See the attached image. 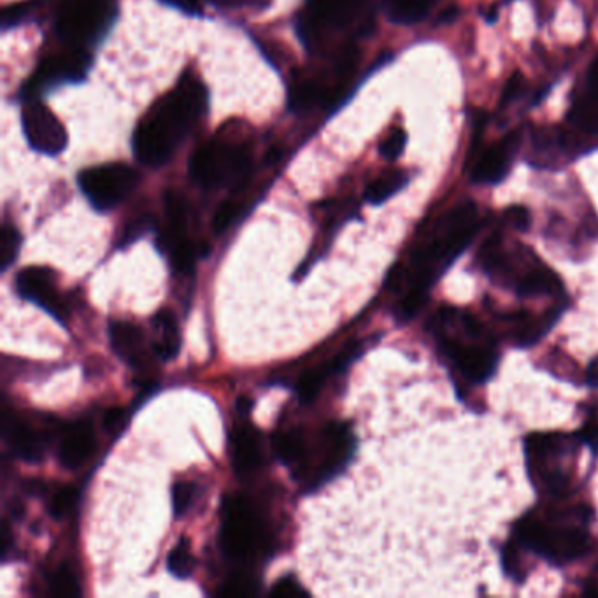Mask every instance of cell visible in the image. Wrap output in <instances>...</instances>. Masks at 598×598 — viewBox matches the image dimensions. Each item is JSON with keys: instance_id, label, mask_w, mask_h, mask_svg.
<instances>
[{"instance_id": "1", "label": "cell", "mask_w": 598, "mask_h": 598, "mask_svg": "<svg viewBox=\"0 0 598 598\" xmlns=\"http://www.w3.org/2000/svg\"><path fill=\"white\" fill-rule=\"evenodd\" d=\"M479 228V211L472 200L458 202L428 223L407 264L399 265L388 278V288L400 293L399 320H411L420 313L430 288L462 257Z\"/></svg>"}, {"instance_id": "2", "label": "cell", "mask_w": 598, "mask_h": 598, "mask_svg": "<svg viewBox=\"0 0 598 598\" xmlns=\"http://www.w3.org/2000/svg\"><path fill=\"white\" fill-rule=\"evenodd\" d=\"M206 107V88L199 79L186 74L137 125L132 139L137 160L150 167L165 164L193 125L199 122Z\"/></svg>"}, {"instance_id": "3", "label": "cell", "mask_w": 598, "mask_h": 598, "mask_svg": "<svg viewBox=\"0 0 598 598\" xmlns=\"http://www.w3.org/2000/svg\"><path fill=\"white\" fill-rule=\"evenodd\" d=\"M430 332L451 369L469 385H485L495 376L499 348L476 318L460 309L444 307L435 314Z\"/></svg>"}, {"instance_id": "4", "label": "cell", "mask_w": 598, "mask_h": 598, "mask_svg": "<svg viewBox=\"0 0 598 598\" xmlns=\"http://www.w3.org/2000/svg\"><path fill=\"white\" fill-rule=\"evenodd\" d=\"M479 262L488 278L520 297H555L562 293V281L555 272L525 246L509 250L499 232L486 239L479 253Z\"/></svg>"}, {"instance_id": "5", "label": "cell", "mask_w": 598, "mask_h": 598, "mask_svg": "<svg viewBox=\"0 0 598 598\" xmlns=\"http://www.w3.org/2000/svg\"><path fill=\"white\" fill-rule=\"evenodd\" d=\"M588 518L590 513H586L584 507L556 514L551 520L528 514L514 527V541L549 563L565 565L591 551L590 532L586 528Z\"/></svg>"}, {"instance_id": "6", "label": "cell", "mask_w": 598, "mask_h": 598, "mask_svg": "<svg viewBox=\"0 0 598 598\" xmlns=\"http://www.w3.org/2000/svg\"><path fill=\"white\" fill-rule=\"evenodd\" d=\"M577 444H584L579 434H535L525 444L527 469L537 490L555 497L572 492L570 472L563 469V460L574 455Z\"/></svg>"}, {"instance_id": "7", "label": "cell", "mask_w": 598, "mask_h": 598, "mask_svg": "<svg viewBox=\"0 0 598 598\" xmlns=\"http://www.w3.org/2000/svg\"><path fill=\"white\" fill-rule=\"evenodd\" d=\"M220 542L223 553L234 562H251L267 549L264 523L243 497L223 499Z\"/></svg>"}, {"instance_id": "8", "label": "cell", "mask_w": 598, "mask_h": 598, "mask_svg": "<svg viewBox=\"0 0 598 598\" xmlns=\"http://www.w3.org/2000/svg\"><path fill=\"white\" fill-rule=\"evenodd\" d=\"M251 153L246 146L213 141L190 158V176L204 188L239 185L250 172Z\"/></svg>"}, {"instance_id": "9", "label": "cell", "mask_w": 598, "mask_h": 598, "mask_svg": "<svg viewBox=\"0 0 598 598\" xmlns=\"http://www.w3.org/2000/svg\"><path fill=\"white\" fill-rule=\"evenodd\" d=\"M483 127L474 123V136L469 150V176L474 185H500L513 169L514 160L523 144V130H511L497 143L481 148L479 134Z\"/></svg>"}, {"instance_id": "10", "label": "cell", "mask_w": 598, "mask_h": 598, "mask_svg": "<svg viewBox=\"0 0 598 598\" xmlns=\"http://www.w3.org/2000/svg\"><path fill=\"white\" fill-rule=\"evenodd\" d=\"M137 172L125 164L97 165L79 174L81 192L97 211H109L122 204L137 185Z\"/></svg>"}, {"instance_id": "11", "label": "cell", "mask_w": 598, "mask_h": 598, "mask_svg": "<svg viewBox=\"0 0 598 598\" xmlns=\"http://www.w3.org/2000/svg\"><path fill=\"white\" fill-rule=\"evenodd\" d=\"M111 22V8L104 0H67L58 11L57 30L72 44L97 39Z\"/></svg>"}, {"instance_id": "12", "label": "cell", "mask_w": 598, "mask_h": 598, "mask_svg": "<svg viewBox=\"0 0 598 598\" xmlns=\"http://www.w3.org/2000/svg\"><path fill=\"white\" fill-rule=\"evenodd\" d=\"M567 123V130L581 155L586 153L584 144L598 141V53L584 76L583 85H579L572 97Z\"/></svg>"}, {"instance_id": "13", "label": "cell", "mask_w": 598, "mask_h": 598, "mask_svg": "<svg viewBox=\"0 0 598 598\" xmlns=\"http://www.w3.org/2000/svg\"><path fill=\"white\" fill-rule=\"evenodd\" d=\"M22 125L25 137L34 150L57 157L67 146V132L51 109L41 102H30L23 107Z\"/></svg>"}, {"instance_id": "14", "label": "cell", "mask_w": 598, "mask_h": 598, "mask_svg": "<svg viewBox=\"0 0 598 598\" xmlns=\"http://www.w3.org/2000/svg\"><path fill=\"white\" fill-rule=\"evenodd\" d=\"M16 292L25 300L43 307L55 320L65 323L67 307L53 288V276L43 267H27L16 276Z\"/></svg>"}, {"instance_id": "15", "label": "cell", "mask_w": 598, "mask_h": 598, "mask_svg": "<svg viewBox=\"0 0 598 598\" xmlns=\"http://www.w3.org/2000/svg\"><path fill=\"white\" fill-rule=\"evenodd\" d=\"M364 0H307L311 27H348L360 18Z\"/></svg>"}, {"instance_id": "16", "label": "cell", "mask_w": 598, "mask_h": 598, "mask_svg": "<svg viewBox=\"0 0 598 598\" xmlns=\"http://www.w3.org/2000/svg\"><path fill=\"white\" fill-rule=\"evenodd\" d=\"M95 449V434L88 421L72 425L60 442L58 458L67 470H76L92 456Z\"/></svg>"}, {"instance_id": "17", "label": "cell", "mask_w": 598, "mask_h": 598, "mask_svg": "<svg viewBox=\"0 0 598 598\" xmlns=\"http://www.w3.org/2000/svg\"><path fill=\"white\" fill-rule=\"evenodd\" d=\"M4 434L8 439L11 448L15 449L16 455L27 460V462H39L46 451V439L44 435L36 432L34 428L25 425L23 421L16 418H4L2 423Z\"/></svg>"}, {"instance_id": "18", "label": "cell", "mask_w": 598, "mask_h": 598, "mask_svg": "<svg viewBox=\"0 0 598 598\" xmlns=\"http://www.w3.org/2000/svg\"><path fill=\"white\" fill-rule=\"evenodd\" d=\"M232 463L237 474H248L262 463L260 437L255 428L241 427L232 437Z\"/></svg>"}, {"instance_id": "19", "label": "cell", "mask_w": 598, "mask_h": 598, "mask_svg": "<svg viewBox=\"0 0 598 598\" xmlns=\"http://www.w3.org/2000/svg\"><path fill=\"white\" fill-rule=\"evenodd\" d=\"M109 341L114 353L129 364H136L143 346V332L129 321L109 323Z\"/></svg>"}, {"instance_id": "20", "label": "cell", "mask_w": 598, "mask_h": 598, "mask_svg": "<svg viewBox=\"0 0 598 598\" xmlns=\"http://www.w3.org/2000/svg\"><path fill=\"white\" fill-rule=\"evenodd\" d=\"M439 0H383L386 15L397 25H416L427 18Z\"/></svg>"}, {"instance_id": "21", "label": "cell", "mask_w": 598, "mask_h": 598, "mask_svg": "<svg viewBox=\"0 0 598 598\" xmlns=\"http://www.w3.org/2000/svg\"><path fill=\"white\" fill-rule=\"evenodd\" d=\"M153 325L157 327V332L160 334V341L155 344V353L164 362L172 360L181 348V335L174 314L171 311H160L155 316Z\"/></svg>"}, {"instance_id": "22", "label": "cell", "mask_w": 598, "mask_h": 598, "mask_svg": "<svg viewBox=\"0 0 598 598\" xmlns=\"http://www.w3.org/2000/svg\"><path fill=\"white\" fill-rule=\"evenodd\" d=\"M409 179H411L409 174L404 171L385 172L369 185L365 192V199L374 206H379L386 200L392 199L393 195H397L400 190H404L409 185Z\"/></svg>"}, {"instance_id": "23", "label": "cell", "mask_w": 598, "mask_h": 598, "mask_svg": "<svg viewBox=\"0 0 598 598\" xmlns=\"http://www.w3.org/2000/svg\"><path fill=\"white\" fill-rule=\"evenodd\" d=\"M274 453L279 462L293 465L304 455V439L300 437L299 432H279L274 435Z\"/></svg>"}, {"instance_id": "24", "label": "cell", "mask_w": 598, "mask_h": 598, "mask_svg": "<svg viewBox=\"0 0 598 598\" xmlns=\"http://www.w3.org/2000/svg\"><path fill=\"white\" fill-rule=\"evenodd\" d=\"M328 376H330V371H328L327 364L304 372L300 376L299 383H297V395H299L300 402L302 404H311L318 397V393L321 392L323 383L327 381Z\"/></svg>"}, {"instance_id": "25", "label": "cell", "mask_w": 598, "mask_h": 598, "mask_svg": "<svg viewBox=\"0 0 598 598\" xmlns=\"http://www.w3.org/2000/svg\"><path fill=\"white\" fill-rule=\"evenodd\" d=\"M193 567H195V562H193L188 539H179L178 544L169 553L167 569H169L172 576L179 577V579H186V577L192 576Z\"/></svg>"}, {"instance_id": "26", "label": "cell", "mask_w": 598, "mask_h": 598, "mask_svg": "<svg viewBox=\"0 0 598 598\" xmlns=\"http://www.w3.org/2000/svg\"><path fill=\"white\" fill-rule=\"evenodd\" d=\"M321 86L316 81H300L297 85L292 86V93H290V106L295 111H306L309 107H313L318 100L321 99Z\"/></svg>"}, {"instance_id": "27", "label": "cell", "mask_w": 598, "mask_h": 598, "mask_svg": "<svg viewBox=\"0 0 598 598\" xmlns=\"http://www.w3.org/2000/svg\"><path fill=\"white\" fill-rule=\"evenodd\" d=\"M22 246V237L15 227H4L0 232V264L2 271H8L13 265Z\"/></svg>"}, {"instance_id": "28", "label": "cell", "mask_w": 598, "mask_h": 598, "mask_svg": "<svg viewBox=\"0 0 598 598\" xmlns=\"http://www.w3.org/2000/svg\"><path fill=\"white\" fill-rule=\"evenodd\" d=\"M50 591L53 597H78L81 593L78 577L67 565H62L51 577Z\"/></svg>"}, {"instance_id": "29", "label": "cell", "mask_w": 598, "mask_h": 598, "mask_svg": "<svg viewBox=\"0 0 598 598\" xmlns=\"http://www.w3.org/2000/svg\"><path fill=\"white\" fill-rule=\"evenodd\" d=\"M79 493L74 486H65L62 490H58L50 502L51 518L55 520H62L67 514L71 513L72 509L78 504Z\"/></svg>"}, {"instance_id": "30", "label": "cell", "mask_w": 598, "mask_h": 598, "mask_svg": "<svg viewBox=\"0 0 598 598\" xmlns=\"http://www.w3.org/2000/svg\"><path fill=\"white\" fill-rule=\"evenodd\" d=\"M172 265L178 269L179 272H192L199 257V248L188 241L183 239L179 241L174 248H171Z\"/></svg>"}, {"instance_id": "31", "label": "cell", "mask_w": 598, "mask_h": 598, "mask_svg": "<svg viewBox=\"0 0 598 598\" xmlns=\"http://www.w3.org/2000/svg\"><path fill=\"white\" fill-rule=\"evenodd\" d=\"M195 493H197V486L193 483H176L172 486V511L176 518L185 516L186 511L192 507Z\"/></svg>"}, {"instance_id": "32", "label": "cell", "mask_w": 598, "mask_h": 598, "mask_svg": "<svg viewBox=\"0 0 598 598\" xmlns=\"http://www.w3.org/2000/svg\"><path fill=\"white\" fill-rule=\"evenodd\" d=\"M257 590V586L253 583V579L248 576H232L225 584L221 586L218 595L220 597H244V595H251L253 591Z\"/></svg>"}, {"instance_id": "33", "label": "cell", "mask_w": 598, "mask_h": 598, "mask_svg": "<svg viewBox=\"0 0 598 598\" xmlns=\"http://www.w3.org/2000/svg\"><path fill=\"white\" fill-rule=\"evenodd\" d=\"M407 144V134L402 129H393L379 148L381 157L386 160H397L404 153Z\"/></svg>"}, {"instance_id": "34", "label": "cell", "mask_w": 598, "mask_h": 598, "mask_svg": "<svg viewBox=\"0 0 598 598\" xmlns=\"http://www.w3.org/2000/svg\"><path fill=\"white\" fill-rule=\"evenodd\" d=\"M237 214H239V206L235 202H223L213 218V230L216 234H223L225 230L230 228V225L237 220Z\"/></svg>"}, {"instance_id": "35", "label": "cell", "mask_w": 598, "mask_h": 598, "mask_svg": "<svg viewBox=\"0 0 598 598\" xmlns=\"http://www.w3.org/2000/svg\"><path fill=\"white\" fill-rule=\"evenodd\" d=\"M272 597L278 598H297L307 597L309 591L302 588V584L297 583L293 576L281 577L278 583L271 588Z\"/></svg>"}, {"instance_id": "36", "label": "cell", "mask_w": 598, "mask_h": 598, "mask_svg": "<svg viewBox=\"0 0 598 598\" xmlns=\"http://www.w3.org/2000/svg\"><path fill=\"white\" fill-rule=\"evenodd\" d=\"M504 218H506L507 225L509 227L514 228V230H520V232H525L530 228V211H528L527 207L523 206H513L507 209L506 214H504Z\"/></svg>"}, {"instance_id": "37", "label": "cell", "mask_w": 598, "mask_h": 598, "mask_svg": "<svg viewBox=\"0 0 598 598\" xmlns=\"http://www.w3.org/2000/svg\"><path fill=\"white\" fill-rule=\"evenodd\" d=\"M151 225H153V221H151L150 218H146V216L137 218L134 223H130L129 227L125 228L122 244L134 243L136 239H139L141 235L146 234V232L150 230Z\"/></svg>"}, {"instance_id": "38", "label": "cell", "mask_w": 598, "mask_h": 598, "mask_svg": "<svg viewBox=\"0 0 598 598\" xmlns=\"http://www.w3.org/2000/svg\"><path fill=\"white\" fill-rule=\"evenodd\" d=\"M125 418H127V414H125L123 407H111L104 414V428H106L109 434H114V432H118L123 427Z\"/></svg>"}, {"instance_id": "39", "label": "cell", "mask_w": 598, "mask_h": 598, "mask_svg": "<svg viewBox=\"0 0 598 598\" xmlns=\"http://www.w3.org/2000/svg\"><path fill=\"white\" fill-rule=\"evenodd\" d=\"M523 88H525V78L521 76L520 72H516V74H513L511 79L507 81L506 90L502 93V104H509V102H513L514 99H518L521 92H523Z\"/></svg>"}, {"instance_id": "40", "label": "cell", "mask_w": 598, "mask_h": 598, "mask_svg": "<svg viewBox=\"0 0 598 598\" xmlns=\"http://www.w3.org/2000/svg\"><path fill=\"white\" fill-rule=\"evenodd\" d=\"M167 2L172 6H176V8L183 9L185 13H190V15L200 13L199 0H167Z\"/></svg>"}, {"instance_id": "41", "label": "cell", "mask_w": 598, "mask_h": 598, "mask_svg": "<svg viewBox=\"0 0 598 598\" xmlns=\"http://www.w3.org/2000/svg\"><path fill=\"white\" fill-rule=\"evenodd\" d=\"M586 383L590 386H597L598 388V360H595L588 369V376H586Z\"/></svg>"}, {"instance_id": "42", "label": "cell", "mask_w": 598, "mask_h": 598, "mask_svg": "<svg viewBox=\"0 0 598 598\" xmlns=\"http://www.w3.org/2000/svg\"><path fill=\"white\" fill-rule=\"evenodd\" d=\"M25 490L32 495H43L44 485L41 481H29V483H25Z\"/></svg>"}]
</instances>
